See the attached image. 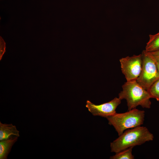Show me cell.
<instances>
[{
  "mask_svg": "<svg viewBox=\"0 0 159 159\" xmlns=\"http://www.w3.org/2000/svg\"><path fill=\"white\" fill-rule=\"evenodd\" d=\"M154 59L155 60L157 69L159 72V59H155V58H154Z\"/></svg>",
  "mask_w": 159,
  "mask_h": 159,
  "instance_id": "5bb4252c",
  "label": "cell"
},
{
  "mask_svg": "<svg viewBox=\"0 0 159 159\" xmlns=\"http://www.w3.org/2000/svg\"><path fill=\"white\" fill-rule=\"evenodd\" d=\"M121 71L127 81L136 80L140 75L142 66V54L123 57L120 59Z\"/></svg>",
  "mask_w": 159,
  "mask_h": 159,
  "instance_id": "5b68a950",
  "label": "cell"
},
{
  "mask_svg": "<svg viewBox=\"0 0 159 159\" xmlns=\"http://www.w3.org/2000/svg\"><path fill=\"white\" fill-rule=\"evenodd\" d=\"M132 147L116 153V154L110 157V159H134V157L132 154Z\"/></svg>",
  "mask_w": 159,
  "mask_h": 159,
  "instance_id": "30bf717a",
  "label": "cell"
},
{
  "mask_svg": "<svg viewBox=\"0 0 159 159\" xmlns=\"http://www.w3.org/2000/svg\"><path fill=\"white\" fill-rule=\"evenodd\" d=\"M149 37L145 51L148 52H152L159 50V32L154 34H150Z\"/></svg>",
  "mask_w": 159,
  "mask_h": 159,
  "instance_id": "9c48e42d",
  "label": "cell"
},
{
  "mask_svg": "<svg viewBox=\"0 0 159 159\" xmlns=\"http://www.w3.org/2000/svg\"><path fill=\"white\" fill-rule=\"evenodd\" d=\"M19 131L12 124H3L0 122V141L7 139L12 136L19 137Z\"/></svg>",
  "mask_w": 159,
  "mask_h": 159,
  "instance_id": "ba28073f",
  "label": "cell"
},
{
  "mask_svg": "<svg viewBox=\"0 0 159 159\" xmlns=\"http://www.w3.org/2000/svg\"><path fill=\"white\" fill-rule=\"evenodd\" d=\"M145 112L136 109L123 113H117L106 117L108 124L113 126L121 135L125 130L141 126L144 123Z\"/></svg>",
  "mask_w": 159,
  "mask_h": 159,
  "instance_id": "3957f363",
  "label": "cell"
},
{
  "mask_svg": "<svg viewBox=\"0 0 159 159\" xmlns=\"http://www.w3.org/2000/svg\"><path fill=\"white\" fill-rule=\"evenodd\" d=\"M110 143L111 151L115 153L130 147L152 141L153 135L145 127L138 126L125 131Z\"/></svg>",
  "mask_w": 159,
  "mask_h": 159,
  "instance_id": "6da1fadb",
  "label": "cell"
},
{
  "mask_svg": "<svg viewBox=\"0 0 159 159\" xmlns=\"http://www.w3.org/2000/svg\"><path fill=\"white\" fill-rule=\"evenodd\" d=\"M142 69L137 82L148 90L159 79V72L155 59L148 52L143 50L142 53Z\"/></svg>",
  "mask_w": 159,
  "mask_h": 159,
  "instance_id": "277c9868",
  "label": "cell"
},
{
  "mask_svg": "<svg viewBox=\"0 0 159 159\" xmlns=\"http://www.w3.org/2000/svg\"><path fill=\"white\" fill-rule=\"evenodd\" d=\"M149 53L154 58L159 59V50Z\"/></svg>",
  "mask_w": 159,
  "mask_h": 159,
  "instance_id": "4fadbf2b",
  "label": "cell"
},
{
  "mask_svg": "<svg viewBox=\"0 0 159 159\" xmlns=\"http://www.w3.org/2000/svg\"><path fill=\"white\" fill-rule=\"evenodd\" d=\"M147 91L151 98H155L159 101V79L154 83Z\"/></svg>",
  "mask_w": 159,
  "mask_h": 159,
  "instance_id": "8fae6325",
  "label": "cell"
},
{
  "mask_svg": "<svg viewBox=\"0 0 159 159\" xmlns=\"http://www.w3.org/2000/svg\"><path fill=\"white\" fill-rule=\"evenodd\" d=\"M122 90L118 95L121 100H126L128 110L140 105L143 108H150L151 98L148 91L139 84L136 80L127 81L122 86Z\"/></svg>",
  "mask_w": 159,
  "mask_h": 159,
  "instance_id": "7a4b0ae2",
  "label": "cell"
},
{
  "mask_svg": "<svg viewBox=\"0 0 159 159\" xmlns=\"http://www.w3.org/2000/svg\"><path fill=\"white\" fill-rule=\"evenodd\" d=\"M5 43L1 37H0V59H1L5 51Z\"/></svg>",
  "mask_w": 159,
  "mask_h": 159,
  "instance_id": "7c38bea8",
  "label": "cell"
},
{
  "mask_svg": "<svg viewBox=\"0 0 159 159\" xmlns=\"http://www.w3.org/2000/svg\"><path fill=\"white\" fill-rule=\"evenodd\" d=\"M18 137L12 136L0 142V159H7L14 144L17 141Z\"/></svg>",
  "mask_w": 159,
  "mask_h": 159,
  "instance_id": "52a82bcc",
  "label": "cell"
},
{
  "mask_svg": "<svg viewBox=\"0 0 159 159\" xmlns=\"http://www.w3.org/2000/svg\"><path fill=\"white\" fill-rule=\"evenodd\" d=\"M121 100L115 97L108 102L99 105H95L87 100L86 107L93 115L106 118L116 113V109L120 104Z\"/></svg>",
  "mask_w": 159,
  "mask_h": 159,
  "instance_id": "8992f818",
  "label": "cell"
}]
</instances>
